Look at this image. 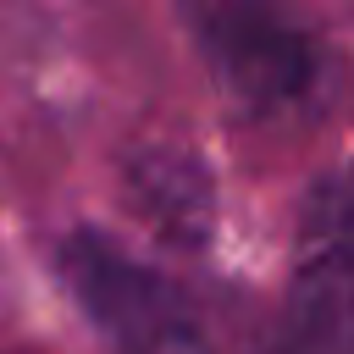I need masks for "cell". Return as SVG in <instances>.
Wrapping results in <instances>:
<instances>
[{
	"instance_id": "obj_1",
	"label": "cell",
	"mask_w": 354,
	"mask_h": 354,
	"mask_svg": "<svg viewBox=\"0 0 354 354\" xmlns=\"http://www.w3.org/2000/svg\"><path fill=\"white\" fill-rule=\"evenodd\" d=\"M177 17L221 94L249 116L277 122L315 100L321 44L299 0H177Z\"/></svg>"
},
{
	"instance_id": "obj_2",
	"label": "cell",
	"mask_w": 354,
	"mask_h": 354,
	"mask_svg": "<svg viewBox=\"0 0 354 354\" xmlns=\"http://www.w3.org/2000/svg\"><path fill=\"white\" fill-rule=\"evenodd\" d=\"M55 266L72 299L83 304V315L105 332L116 354H210L188 299L105 232L77 227L72 238H61Z\"/></svg>"
},
{
	"instance_id": "obj_3",
	"label": "cell",
	"mask_w": 354,
	"mask_h": 354,
	"mask_svg": "<svg viewBox=\"0 0 354 354\" xmlns=\"http://www.w3.org/2000/svg\"><path fill=\"white\" fill-rule=\"evenodd\" d=\"M282 348L354 354V183H332L304 205Z\"/></svg>"
},
{
	"instance_id": "obj_4",
	"label": "cell",
	"mask_w": 354,
	"mask_h": 354,
	"mask_svg": "<svg viewBox=\"0 0 354 354\" xmlns=\"http://www.w3.org/2000/svg\"><path fill=\"white\" fill-rule=\"evenodd\" d=\"M127 199L160 238H171L183 249H199L216 227L210 171L188 149H171V144H138L127 155Z\"/></svg>"
}]
</instances>
